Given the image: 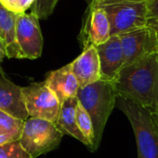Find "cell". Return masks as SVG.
<instances>
[{
	"label": "cell",
	"mask_w": 158,
	"mask_h": 158,
	"mask_svg": "<svg viewBox=\"0 0 158 158\" xmlns=\"http://www.w3.org/2000/svg\"><path fill=\"white\" fill-rule=\"evenodd\" d=\"M24 122L0 111V136L12 135L20 139Z\"/></svg>",
	"instance_id": "cell-17"
},
{
	"label": "cell",
	"mask_w": 158,
	"mask_h": 158,
	"mask_svg": "<svg viewBox=\"0 0 158 158\" xmlns=\"http://www.w3.org/2000/svg\"><path fill=\"white\" fill-rule=\"evenodd\" d=\"M0 111L23 122L29 118L23 87L2 75H0Z\"/></svg>",
	"instance_id": "cell-12"
},
{
	"label": "cell",
	"mask_w": 158,
	"mask_h": 158,
	"mask_svg": "<svg viewBox=\"0 0 158 158\" xmlns=\"http://www.w3.org/2000/svg\"><path fill=\"white\" fill-rule=\"evenodd\" d=\"M111 38V26L106 13L102 9L89 7L87 17L79 35L83 50L98 47Z\"/></svg>",
	"instance_id": "cell-9"
},
{
	"label": "cell",
	"mask_w": 158,
	"mask_h": 158,
	"mask_svg": "<svg viewBox=\"0 0 158 158\" xmlns=\"http://www.w3.org/2000/svg\"><path fill=\"white\" fill-rule=\"evenodd\" d=\"M45 82L56 94L60 103L76 97L80 89V85L72 71L70 63L49 72L46 76Z\"/></svg>",
	"instance_id": "cell-13"
},
{
	"label": "cell",
	"mask_w": 158,
	"mask_h": 158,
	"mask_svg": "<svg viewBox=\"0 0 158 158\" xmlns=\"http://www.w3.org/2000/svg\"><path fill=\"white\" fill-rule=\"evenodd\" d=\"M58 1L59 0H35L32 6V12L35 13L39 20L45 19L52 13Z\"/></svg>",
	"instance_id": "cell-19"
},
{
	"label": "cell",
	"mask_w": 158,
	"mask_h": 158,
	"mask_svg": "<svg viewBox=\"0 0 158 158\" xmlns=\"http://www.w3.org/2000/svg\"><path fill=\"white\" fill-rule=\"evenodd\" d=\"M76 98L89 114L95 132V140L92 152L98 150L107 121L116 106L118 95L112 81L101 80L80 88Z\"/></svg>",
	"instance_id": "cell-2"
},
{
	"label": "cell",
	"mask_w": 158,
	"mask_h": 158,
	"mask_svg": "<svg viewBox=\"0 0 158 158\" xmlns=\"http://www.w3.org/2000/svg\"><path fill=\"white\" fill-rule=\"evenodd\" d=\"M17 15L18 13L7 10L0 2V40L4 45L9 59H22L16 39Z\"/></svg>",
	"instance_id": "cell-14"
},
{
	"label": "cell",
	"mask_w": 158,
	"mask_h": 158,
	"mask_svg": "<svg viewBox=\"0 0 158 158\" xmlns=\"http://www.w3.org/2000/svg\"><path fill=\"white\" fill-rule=\"evenodd\" d=\"M19 139V138L12 136V135H2L0 136V145H3L7 142H10L13 140H17Z\"/></svg>",
	"instance_id": "cell-24"
},
{
	"label": "cell",
	"mask_w": 158,
	"mask_h": 158,
	"mask_svg": "<svg viewBox=\"0 0 158 158\" xmlns=\"http://www.w3.org/2000/svg\"><path fill=\"white\" fill-rule=\"evenodd\" d=\"M0 158H32L19 139L0 145Z\"/></svg>",
	"instance_id": "cell-18"
},
{
	"label": "cell",
	"mask_w": 158,
	"mask_h": 158,
	"mask_svg": "<svg viewBox=\"0 0 158 158\" xmlns=\"http://www.w3.org/2000/svg\"><path fill=\"white\" fill-rule=\"evenodd\" d=\"M152 114V116H153V118H154V120H155V122H156L157 127H158V110H157L156 112H154L153 114Z\"/></svg>",
	"instance_id": "cell-25"
},
{
	"label": "cell",
	"mask_w": 158,
	"mask_h": 158,
	"mask_svg": "<svg viewBox=\"0 0 158 158\" xmlns=\"http://www.w3.org/2000/svg\"><path fill=\"white\" fill-rule=\"evenodd\" d=\"M148 19L158 18V0H147Z\"/></svg>",
	"instance_id": "cell-20"
},
{
	"label": "cell",
	"mask_w": 158,
	"mask_h": 158,
	"mask_svg": "<svg viewBox=\"0 0 158 158\" xmlns=\"http://www.w3.org/2000/svg\"><path fill=\"white\" fill-rule=\"evenodd\" d=\"M16 39L22 59L35 60L43 51V35L39 18L33 12L20 13L16 19Z\"/></svg>",
	"instance_id": "cell-7"
},
{
	"label": "cell",
	"mask_w": 158,
	"mask_h": 158,
	"mask_svg": "<svg viewBox=\"0 0 158 158\" xmlns=\"http://www.w3.org/2000/svg\"><path fill=\"white\" fill-rule=\"evenodd\" d=\"M148 27H150L156 35L157 38H158V18H150L147 21V24Z\"/></svg>",
	"instance_id": "cell-22"
},
{
	"label": "cell",
	"mask_w": 158,
	"mask_h": 158,
	"mask_svg": "<svg viewBox=\"0 0 158 158\" xmlns=\"http://www.w3.org/2000/svg\"><path fill=\"white\" fill-rule=\"evenodd\" d=\"M89 7L102 9L107 15L111 36L146 26L147 0H92Z\"/></svg>",
	"instance_id": "cell-3"
},
{
	"label": "cell",
	"mask_w": 158,
	"mask_h": 158,
	"mask_svg": "<svg viewBox=\"0 0 158 158\" xmlns=\"http://www.w3.org/2000/svg\"><path fill=\"white\" fill-rule=\"evenodd\" d=\"M112 82L118 97L153 114L158 110V51L124 66Z\"/></svg>",
	"instance_id": "cell-1"
},
{
	"label": "cell",
	"mask_w": 158,
	"mask_h": 158,
	"mask_svg": "<svg viewBox=\"0 0 158 158\" xmlns=\"http://www.w3.org/2000/svg\"><path fill=\"white\" fill-rule=\"evenodd\" d=\"M7 57L6 55V50H5V48H4V45L2 43V41L0 40V74H1L2 76H5V73H4V71L2 69V61L4 60V58Z\"/></svg>",
	"instance_id": "cell-23"
},
{
	"label": "cell",
	"mask_w": 158,
	"mask_h": 158,
	"mask_svg": "<svg viewBox=\"0 0 158 158\" xmlns=\"http://www.w3.org/2000/svg\"><path fill=\"white\" fill-rule=\"evenodd\" d=\"M63 133L55 123L29 117L23 125L20 142L32 158L55 150L60 143Z\"/></svg>",
	"instance_id": "cell-5"
},
{
	"label": "cell",
	"mask_w": 158,
	"mask_h": 158,
	"mask_svg": "<svg viewBox=\"0 0 158 158\" xmlns=\"http://www.w3.org/2000/svg\"><path fill=\"white\" fill-rule=\"evenodd\" d=\"M125 65L139 58L158 51V38L155 33L147 25L119 35Z\"/></svg>",
	"instance_id": "cell-8"
},
{
	"label": "cell",
	"mask_w": 158,
	"mask_h": 158,
	"mask_svg": "<svg viewBox=\"0 0 158 158\" xmlns=\"http://www.w3.org/2000/svg\"><path fill=\"white\" fill-rule=\"evenodd\" d=\"M77 104L78 100L76 97L64 101L60 105V110L56 122V126L63 133V135H69L82 142L84 145L88 146V142L79 130L76 123Z\"/></svg>",
	"instance_id": "cell-15"
},
{
	"label": "cell",
	"mask_w": 158,
	"mask_h": 158,
	"mask_svg": "<svg viewBox=\"0 0 158 158\" xmlns=\"http://www.w3.org/2000/svg\"><path fill=\"white\" fill-rule=\"evenodd\" d=\"M76 123L79 130H80V132L82 133V135L84 136V138L88 142V147L91 151L95 140L93 123L89 114L85 110V108L79 103V102L76 107Z\"/></svg>",
	"instance_id": "cell-16"
},
{
	"label": "cell",
	"mask_w": 158,
	"mask_h": 158,
	"mask_svg": "<svg viewBox=\"0 0 158 158\" xmlns=\"http://www.w3.org/2000/svg\"><path fill=\"white\" fill-rule=\"evenodd\" d=\"M72 71L80 88L91 85L102 79L101 62L96 47H89L70 62Z\"/></svg>",
	"instance_id": "cell-11"
},
{
	"label": "cell",
	"mask_w": 158,
	"mask_h": 158,
	"mask_svg": "<svg viewBox=\"0 0 158 158\" xmlns=\"http://www.w3.org/2000/svg\"><path fill=\"white\" fill-rule=\"evenodd\" d=\"M116 107L128 119L138 148V158H158V127L152 113L135 102L118 97Z\"/></svg>",
	"instance_id": "cell-4"
},
{
	"label": "cell",
	"mask_w": 158,
	"mask_h": 158,
	"mask_svg": "<svg viewBox=\"0 0 158 158\" xmlns=\"http://www.w3.org/2000/svg\"><path fill=\"white\" fill-rule=\"evenodd\" d=\"M35 0H17V13H25V11L31 8Z\"/></svg>",
	"instance_id": "cell-21"
},
{
	"label": "cell",
	"mask_w": 158,
	"mask_h": 158,
	"mask_svg": "<svg viewBox=\"0 0 158 158\" xmlns=\"http://www.w3.org/2000/svg\"><path fill=\"white\" fill-rule=\"evenodd\" d=\"M23 93L29 117L56 124L61 103L45 81L23 87Z\"/></svg>",
	"instance_id": "cell-6"
},
{
	"label": "cell",
	"mask_w": 158,
	"mask_h": 158,
	"mask_svg": "<svg viewBox=\"0 0 158 158\" xmlns=\"http://www.w3.org/2000/svg\"><path fill=\"white\" fill-rule=\"evenodd\" d=\"M96 48L101 62L102 79L113 81L125 65L120 37L111 36L108 41Z\"/></svg>",
	"instance_id": "cell-10"
}]
</instances>
